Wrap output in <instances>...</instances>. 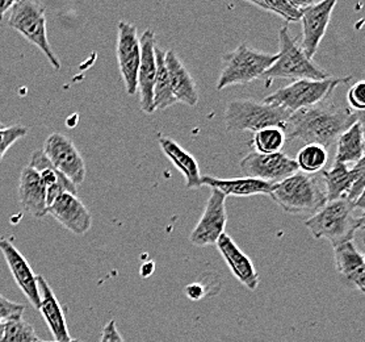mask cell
Here are the masks:
<instances>
[{
  "label": "cell",
  "instance_id": "6da1fadb",
  "mask_svg": "<svg viewBox=\"0 0 365 342\" xmlns=\"http://www.w3.org/2000/svg\"><path fill=\"white\" fill-rule=\"evenodd\" d=\"M360 120L356 112L338 106H314L293 112L282 128L287 140H301L318 144L326 149L332 146L338 137Z\"/></svg>",
  "mask_w": 365,
  "mask_h": 342
},
{
  "label": "cell",
  "instance_id": "7a4b0ae2",
  "mask_svg": "<svg viewBox=\"0 0 365 342\" xmlns=\"http://www.w3.org/2000/svg\"><path fill=\"white\" fill-rule=\"evenodd\" d=\"M355 204L346 199L327 201L322 208L305 220V226L317 240H327L334 246L352 241L364 226V215L356 216Z\"/></svg>",
  "mask_w": 365,
  "mask_h": 342
},
{
  "label": "cell",
  "instance_id": "3957f363",
  "mask_svg": "<svg viewBox=\"0 0 365 342\" xmlns=\"http://www.w3.org/2000/svg\"><path fill=\"white\" fill-rule=\"evenodd\" d=\"M269 196L285 212L293 215L316 213L327 203L321 174L312 176L301 171L274 184Z\"/></svg>",
  "mask_w": 365,
  "mask_h": 342
},
{
  "label": "cell",
  "instance_id": "277c9868",
  "mask_svg": "<svg viewBox=\"0 0 365 342\" xmlns=\"http://www.w3.org/2000/svg\"><path fill=\"white\" fill-rule=\"evenodd\" d=\"M279 48L276 62L263 76L267 87L274 79L324 81L330 78L324 69L314 64L313 59H307V54L299 48L297 40L292 39L288 26H282L279 31Z\"/></svg>",
  "mask_w": 365,
  "mask_h": 342
},
{
  "label": "cell",
  "instance_id": "5b68a950",
  "mask_svg": "<svg viewBox=\"0 0 365 342\" xmlns=\"http://www.w3.org/2000/svg\"><path fill=\"white\" fill-rule=\"evenodd\" d=\"M292 112L264 101L235 99L225 111V126L229 132H257L264 128H284Z\"/></svg>",
  "mask_w": 365,
  "mask_h": 342
},
{
  "label": "cell",
  "instance_id": "8992f818",
  "mask_svg": "<svg viewBox=\"0 0 365 342\" xmlns=\"http://www.w3.org/2000/svg\"><path fill=\"white\" fill-rule=\"evenodd\" d=\"M276 59L277 54L255 51L246 44H241L234 51L225 54L224 67L217 82V90H224L235 84H251L263 78Z\"/></svg>",
  "mask_w": 365,
  "mask_h": 342
},
{
  "label": "cell",
  "instance_id": "52a82bcc",
  "mask_svg": "<svg viewBox=\"0 0 365 342\" xmlns=\"http://www.w3.org/2000/svg\"><path fill=\"white\" fill-rule=\"evenodd\" d=\"M352 78H327L324 81L299 79L282 87L264 98V103L296 112L299 109H310L326 101L339 84H347Z\"/></svg>",
  "mask_w": 365,
  "mask_h": 342
},
{
  "label": "cell",
  "instance_id": "ba28073f",
  "mask_svg": "<svg viewBox=\"0 0 365 342\" xmlns=\"http://www.w3.org/2000/svg\"><path fill=\"white\" fill-rule=\"evenodd\" d=\"M9 19V26L17 31L25 40L37 46L45 54L50 65L56 70L61 69L58 57L50 46L46 31V7L40 1L20 0L15 1Z\"/></svg>",
  "mask_w": 365,
  "mask_h": 342
},
{
  "label": "cell",
  "instance_id": "9c48e42d",
  "mask_svg": "<svg viewBox=\"0 0 365 342\" xmlns=\"http://www.w3.org/2000/svg\"><path fill=\"white\" fill-rule=\"evenodd\" d=\"M42 153L53 167H56L62 176H66L71 183L75 186L83 183L86 164L74 141L68 136L58 132L49 134L43 142Z\"/></svg>",
  "mask_w": 365,
  "mask_h": 342
},
{
  "label": "cell",
  "instance_id": "30bf717a",
  "mask_svg": "<svg viewBox=\"0 0 365 342\" xmlns=\"http://www.w3.org/2000/svg\"><path fill=\"white\" fill-rule=\"evenodd\" d=\"M117 61L128 95L137 92V76L141 62V44L137 26L120 20L117 26Z\"/></svg>",
  "mask_w": 365,
  "mask_h": 342
},
{
  "label": "cell",
  "instance_id": "8fae6325",
  "mask_svg": "<svg viewBox=\"0 0 365 342\" xmlns=\"http://www.w3.org/2000/svg\"><path fill=\"white\" fill-rule=\"evenodd\" d=\"M226 223V196L216 188H210L204 213L193 228L190 241L199 248L216 245L218 238L225 233Z\"/></svg>",
  "mask_w": 365,
  "mask_h": 342
},
{
  "label": "cell",
  "instance_id": "7c38bea8",
  "mask_svg": "<svg viewBox=\"0 0 365 342\" xmlns=\"http://www.w3.org/2000/svg\"><path fill=\"white\" fill-rule=\"evenodd\" d=\"M241 169L250 178H257L271 183H279L299 171L296 161L282 151L274 154L251 151L242 159Z\"/></svg>",
  "mask_w": 365,
  "mask_h": 342
},
{
  "label": "cell",
  "instance_id": "4fadbf2b",
  "mask_svg": "<svg viewBox=\"0 0 365 342\" xmlns=\"http://www.w3.org/2000/svg\"><path fill=\"white\" fill-rule=\"evenodd\" d=\"M336 6V0H326L313 3L305 9L301 17L302 34L299 48L307 54V59H313L324 40L327 26L330 24L332 12Z\"/></svg>",
  "mask_w": 365,
  "mask_h": 342
},
{
  "label": "cell",
  "instance_id": "5bb4252c",
  "mask_svg": "<svg viewBox=\"0 0 365 342\" xmlns=\"http://www.w3.org/2000/svg\"><path fill=\"white\" fill-rule=\"evenodd\" d=\"M0 251L9 265V271L14 276L17 287L24 293L25 298L34 306L40 308V288L38 276H36L32 266L20 253L11 238H0Z\"/></svg>",
  "mask_w": 365,
  "mask_h": 342
},
{
  "label": "cell",
  "instance_id": "9a60e30c",
  "mask_svg": "<svg viewBox=\"0 0 365 342\" xmlns=\"http://www.w3.org/2000/svg\"><path fill=\"white\" fill-rule=\"evenodd\" d=\"M141 62L137 76V91L140 92L141 109L145 114H154V82L157 76L155 62V34L148 29L140 37Z\"/></svg>",
  "mask_w": 365,
  "mask_h": 342
},
{
  "label": "cell",
  "instance_id": "2e32d148",
  "mask_svg": "<svg viewBox=\"0 0 365 342\" xmlns=\"http://www.w3.org/2000/svg\"><path fill=\"white\" fill-rule=\"evenodd\" d=\"M46 215L54 217L71 233L83 236L92 226V215L83 201L73 193H62L48 207Z\"/></svg>",
  "mask_w": 365,
  "mask_h": 342
},
{
  "label": "cell",
  "instance_id": "e0dca14e",
  "mask_svg": "<svg viewBox=\"0 0 365 342\" xmlns=\"http://www.w3.org/2000/svg\"><path fill=\"white\" fill-rule=\"evenodd\" d=\"M216 246L237 281L250 291H255L259 287V276L250 257L238 248L229 234H222L216 242Z\"/></svg>",
  "mask_w": 365,
  "mask_h": 342
},
{
  "label": "cell",
  "instance_id": "ac0fdd59",
  "mask_svg": "<svg viewBox=\"0 0 365 342\" xmlns=\"http://www.w3.org/2000/svg\"><path fill=\"white\" fill-rule=\"evenodd\" d=\"M334 261L338 274L343 282L357 288L361 293L365 292L364 254L357 249L354 240L343 242L334 246Z\"/></svg>",
  "mask_w": 365,
  "mask_h": 342
},
{
  "label": "cell",
  "instance_id": "d6986e66",
  "mask_svg": "<svg viewBox=\"0 0 365 342\" xmlns=\"http://www.w3.org/2000/svg\"><path fill=\"white\" fill-rule=\"evenodd\" d=\"M165 61L175 101L195 107L199 103V90L191 73L184 66L182 59H179L174 51H166Z\"/></svg>",
  "mask_w": 365,
  "mask_h": 342
},
{
  "label": "cell",
  "instance_id": "ffe728a7",
  "mask_svg": "<svg viewBox=\"0 0 365 342\" xmlns=\"http://www.w3.org/2000/svg\"><path fill=\"white\" fill-rule=\"evenodd\" d=\"M17 195L19 201L26 213L37 218L46 215V188L42 183L41 176L32 167L26 166L21 170Z\"/></svg>",
  "mask_w": 365,
  "mask_h": 342
},
{
  "label": "cell",
  "instance_id": "44dd1931",
  "mask_svg": "<svg viewBox=\"0 0 365 342\" xmlns=\"http://www.w3.org/2000/svg\"><path fill=\"white\" fill-rule=\"evenodd\" d=\"M40 288V308L42 317L54 337V341L68 342L71 336L68 333L66 317L54 291L43 276H38Z\"/></svg>",
  "mask_w": 365,
  "mask_h": 342
},
{
  "label": "cell",
  "instance_id": "7402d4cb",
  "mask_svg": "<svg viewBox=\"0 0 365 342\" xmlns=\"http://www.w3.org/2000/svg\"><path fill=\"white\" fill-rule=\"evenodd\" d=\"M363 176H365L364 159H360L351 169L347 165L334 162L330 170H324L321 173L327 201L346 199L352 184L357 178Z\"/></svg>",
  "mask_w": 365,
  "mask_h": 342
},
{
  "label": "cell",
  "instance_id": "603a6c76",
  "mask_svg": "<svg viewBox=\"0 0 365 342\" xmlns=\"http://www.w3.org/2000/svg\"><path fill=\"white\" fill-rule=\"evenodd\" d=\"M274 184L264 182L257 178H230L221 179L215 176H202L201 186H207L222 192L225 196H254V195H271Z\"/></svg>",
  "mask_w": 365,
  "mask_h": 342
},
{
  "label": "cell",
  "instance_id": "cb8c5ba5",
  "mask_svg": "<svg viewBox=\"0 0 365 342\" xmlns=\"http://www.w3.org/2000/svg\"><path fill=\"white\" fill-rule=\"evenodd\" d=\"M28 166L34 169L41 176L42 183L46 188L48 207L62 193H78L76 186L71 183L66 176H62L56 167H53L42 151H34Z\"/></svg>",
  "mask_w": 365,
  "mask_h": 342
},
{
  "label": "cell",
  "instance_id": "d4e9b609",
  "mask_svg": "<svg viewBox=\"0 0 365 342\" xmlns=\"http://www.w3.org/2000/svg\"><path fill=\"white\" fill-rule=\"evenodd\" d=\"M159 146L163 154L170 159L185 179V187L188 190L200 188L201 186V174H200L199 162L192 156L191 153L185 151L178 142L171 140L166 136L159 137Z\"/></svg>",
  "mask_w": 365,
  "mask_h": 342
},
{
  "label": "cell",
  "instance_id": "484cf974",
  "mask_svg": "<svg viewBox=\"0 0 365 342\" xmlns=\"http://www.w3.org/2000/svg\"><path fill=\"white\" fill-rule=\"evenodd\" d=\"M336 154L335 162L349 165L357 164L360 159H364V126L360 119L355 124L349 126L347 131L338 137L335 142Z\"/></svg>",
  "mask_w": 365,
  "mask_h": 342
},
{
  "label": "cell",
  "instance_id": "4316f807",
  "mask_svg": "<svg viewBox=\"0 0 365 342\" xmlns=\"http://www.w3.org/2000/svg\"><path fill=\"white\" fill-rule=\"evenodd\" d=\"M166 51H162L155 45V62H157V76L154 82V109L155 111L168 109L176 104L173 96L168 71H167L166 61H165Z\"/></svg>",
  "mask_w": 365,
  "mask_h": 342
},
{
  "label": "cell",
  "instance_id": "83f0119b",
  "mask_svg": "<svg viewBox=\"0 0 365 342\" xmlns=\"http://www.w3.org/2000/svg\"><path fill=\"white\" fill-rule=\"evenodd\" d=\"M314 1H297V0H251L250 4L257 9H264L282 17L287 23H297L301 20L305 9H309Z\"/></svg>",
  "mask_w": 365,
  "mask_h": 342
},
{
  "label": "cell",
  "instance_id": "f1b7e54d",
  "mask_svg": "<svg viewBox=\"0 0 365 342\" xmlns=\"http://www.w3.org/2000/svg\"><path fill=\"white\" fill-rule=\"evenodd\" d=\"M294 161L299 166V171L301 170V173L314 176L324 171L329 162V151L322 145L307 144L299 149Z\"/></svg>",
  "mask_w": 365,
  "mask_h": 342
},
{
  "label": "cell",
  "instance_id": "f546056e",
  "mask_svg": "<svg viewBox=\"0 0 365 342\" xmlns=\"http://www.w3.org/2000/svg\"><path fill=\"white\" fill-rule=\"evenodd\" d=\"M285 141H287V137L282 128L271 126V128H264L262 131L255 132L252 139V145L257 153L274 154V153L282 151Z\"/></svg>",
  "mask_w": 365,
  "mask_h": 342
},
{
  "label": "cell",
  "instance_id": "4dcf8cb0",
  "mask_svg": "<svg viewBox=\"0 0 365 342\" xmlns=\"http://www.w3.org/2000/svg\"><path fill=\"white\" fill-rule=\"evenodd\" d=\"M0 342H40L34 326L23 317H17L3 324Z\"/></svg>",
  "mask_w": 365,
  "mask_h": 342
},
{
  "label": "cell",
  "instance_id": "1f68e13d",
  "mask_svg": "<svg viewBox=\"0 0 365 342\" xmlns=\"http://www.w3.org/2000/svg\"><path fill=\"white\" fill-rule=\"evenodd\" d=\"M29 134V129L24 126L15 124V126H4L0 123V162L4 159L6 153L9 148L16 144L19 140L24 139Z\"/></svg>",
  "mask_w": 365,
  "mask_h": 342
},
{
  "label": "cell",
  "instance_id": "d6a6232c",
  "mask_svg": "<svg viewBox=\"0 0 365 342\" xmlns=\"http://www.w3.org/2000/svg\"><path fill=\"white\" fill-rule=\"evenodd\" d=\"M24 311V304L9 301L0 293V324H4L17 317H23Z\"/></svg>",
  "mask_w": 365,
  "mask_h": 342
},
{
  "label": "cell",
  "instance_id": "836d02e7",
  "mask_svg": "<svg viewBox=\"0 0 365 342\" xmlns=\"http://www.w3.org/2000/svg\"><path fill=\"white\" fill-rule=\"evenodd\" d=\"M347 101L355 111L365 109V82L359 81L347 92Z\"/></svg>",
  "mask_w": 365,
  "mask_h": 342
},
{
  "label": "cell",
  "instance_id": "e575fe53",
  "mask_svg": "<svg viewBox=\"0 0 365 342\" xmlns=\"http://www.w3.org/2000/svg\"><path fill=\"white\" fill-rule=\"evenodd\" d=\"M100 342H125L124 337L117 329L115 320H109L108 323L104 326Z\"/></svg>",
  "mask_w": 365,
  "mask_h": 342
},
{
  "label": "cell",
  "instance_id": "d590c367",
  "mask_svg": "<svg viewBox=\"0 0 365 342\" xmlns=\"http://www.w3.org/2000/svg\"><path fill=\"white\" fill-rule=\"evenodd\" d=\"M185 295L193 301H201L205 296V288L201 283H191L185 287Z\"/></svg>",
  "mask_w": 365,
  "mask_h": 342
},
{
  "label": "cell",
  "instance_id": "8d00e7d4",
  "mask_svg": "<svg viewBox=\"0 0 365 342\" xmlns=\"http://www.w3.org/2000/svg\"><path fill=\"white\" fill-rule=\"evenodd\" d=\"M15 1L12 0H0V21L4 19V15L9 12V9H12Z\"/></svg>",
  "mask_w": 365,
  "mask_h": 342
},
{
  "label": "cell",
  "instance_id": "74e56055",
  "mask_svg": "<svg viewBox=\"0 0 365 342\" xmlns=\"http://www.w3.org/2000/svg\"><path fill=\"white\" fill-rule=\"evenodd\" d=\"M154 271V263L153 262H148V263H143L141 267V276L143 278H148L151 276Z\"/></svg>",
  "mask_w": 365,
  "mask_h": 342
},
{
  "label": "cell",
  "instance_id": "f35d334b",
  "mask_svg": "<svg viewBox=\"0 0 365 342\" xmlns=\"http://www.w3.org/2000/svg\"><path fill=\"white\" fill-rule=\"evenodd\" d=\"M40 342H58V341H43V340H40ZM68 342H83L81 341V340H70Z\"/></svg>",
  "mask_w": 365,
  "mask_h": 342
},
{
  "label": "cell",
  "instance_id": "ab89813d",
  "mask_svg": "<svg viewBox=\"0 0 365 342\" xmlns=\"http://www.w3.org/2000/svg\"><path fill=\"white\" fill-rule=\"evenodd\" d=\"M1 334H3V324H0V337H1Z\"/></svg>",
  "mask_w": 365,
  "mask_h": 342
}]
</instances>
